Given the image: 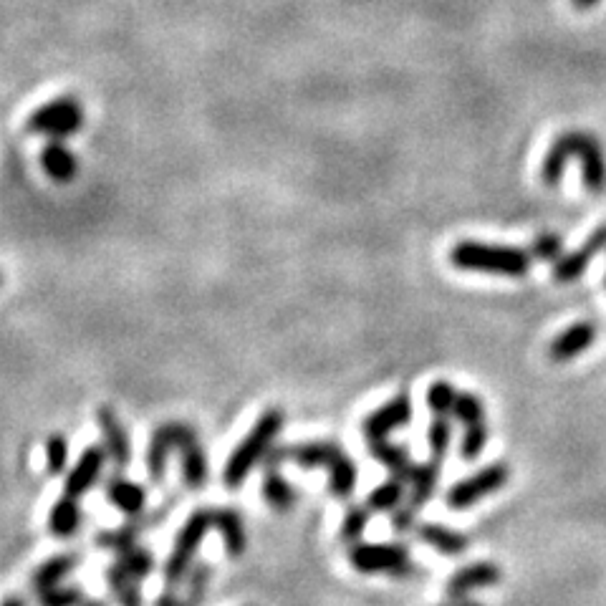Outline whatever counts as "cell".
<instances>
[{"label": "cell", "instance_id": "obj_18", "mask_svg": "<svg viewBox=\"0 0 606 606\" xmlns=\"http://www.w3.org/2000/svg\"><path fill=\"white\" fill-rule=\"evenodd\" d=\"M417 538L425 541L430 548H435L437 553H445V556H460L470 546L468 536L452 531V528L442 526V523H420L417 526Z\"/></svg>", "mask_w": 606, "mask_h": 606}, {"label": "cell", "instance_id": "obj_33", "mask_svg": "<svg viewBox=\"0 0 606 606\" xmlns=\"http://www.w3.org/2000/svg\"><path fill=\"white\" fill-rule=\"evenodd\" d=\"M427 442H430L432 460H437V463H440L447 452H450L452 422L447 420V417H435V420H432V425H430V430H427Z\"/></svg>", "mask_w": 606, "mask_h": 606}, {"label": "cell", "instance_id": "obj_32", "mask_svg": "<svg viewBox=\"0 0 606 606\" xmlns=\"http://www.w3.org/2000/svg\"><path fill=\"white\" fill-rule=\"evenodd\" d=\"M490 440V430L488 425L483 422H475V425L465 427L463 437H460V458L463 460H475L480 452L485 450Z\"/></svg>", "mask_w": 606, "mask_h": 606}, {"label": "cell", "instance_id": "obj_40", "mask_svg": "<svg viewBox=\"0 0 606 606\" xmlns=\"http://www.w3.org/2000/svg\"><path fill=\"white\" fill-rule=\"evenodd\" d=\"M291 458V447H281V445H271V450L263 455V468L266 470H278L286 460Z\"/></svg>", "mask_w": 606, "mask_h": 606}, {"label": "cell", "instance_id": "obj_2", "mask_svg": "<svg viewBox=\"0 0 606 606\" xmlns=\"http://www.w3.org/2000/svg\"><path fill=\"white\" fill-rule=\"evenodd\" d=\"M450 263L458 271L493 273V276L521 278L531 271L533 256L511 245H488L478 240H463L450 250Z\"/></svg>", "mask_w": 606, "mask_h": 606}, {"label": "cell", "instance_id": "obj_34", "mask_svg": "<svg viewBox=\"0 0 606 606\" xmlns=\"http://www.w3.org/2000/svg\"><path fill=\"white\" fill-rule=\"evenodd\" d=\"M210 576H213V569H210V564H205V561L197 566H192V569L187 571V579H190V584H187L185 606L202 604V599H205V594H208Z\"/></svg>", "mask_w": 606, "mask_h": 606}, {"label": "cell", "instance_id": "obj_41", "mask_svg": "<svg viewBox=\"0 0 606 606\" xmlns=\"http://www.w3.org/2000/svg\"><path fill=\"white\" fill-rule=\"evenodd\" d=\"M155 606H185V599H177L172 591H165V594L155 601Z\"/></svg>", "mask_w": 606, "mask_h": 606}, {"label": "cell", "instance_id": "obj_13", "mask_svg": "<svg viewBox=\"0 0 606 606\" xmlns=\"http://www.w3.org/2000/svg\"><path fill=\"white\" fill-rule=\"evenodd\" d=\"M604 248H606V225H601V228L594 230V235H591L579 250L569 253L566 258H559V263L553 266V278L559 283L576 281V278L589 268V263L594 261Z\"/></svg>", "mask_w": 606, "mask_h": 606}, {"label": "cell", "instance_id": "obj_29", "mask_svg": "<svg viewBox=\"0 0 606 606\" xmlns=\"http://www.w3.org/2000/svg\"><path fill=\"white\" fill-rule=\"evenodd\" d=\"M117 556H119L117 559L119 564H122L124 569H127V574L137 581L149 579V574L155 571V556H152L147 548L137 546V543L129 548H124V551H119Z\"/></svg>", "mask_w": 606, "mask_h": 606}, {"label": "cell", "instance_id": "obj_7", "mask_svg": "<svg viewBox=\"0 0 606 606\" xmlns=\"http://www.w3.org/2000/svg\"><path fill=\"white\" fill-rule=\"evenodd\" d=\"M508 478H511L508 463L488 465V468L478 470V473H473L470 478L458 480V483L447 490V508H452V511H468V508H473V505L480 503L483 498L498 493V490L508 483Z\"/></svg>", "mask_w": 606, "mask_h": 606}, {"label": "cell", "instance_id": "obj_31", "mask_svg": "<svg viewBox=\"0 0 606 606\" xmlns=\"http://www.w3.org/2000/svg\"><path fill=\"white\" fill-rule=\"evenodd\" d=\"M369 516H372V511L369 508H364V505H354V508H349L344 516V521H341V541L344 543H357L359 538L364 536V531H367L369 526Z\"/></svg>", "mask_w": 606, "mask_h": 606}, {"label": "cell", "instance_id": "obj_15", "mask_svg": "<svg viewBox=\"0 0 606 606\" xmlns=\"http://www.w3.org/2000/svg\"><path fill=\"white\" fill-rule=\"evenodd\" d=\"M437 480H440V463L437 460H430V463H420L412 468L410 480V490H407V498H404V505L410 508V511H420L422 505L435 495Z\"/></svg>", "mask_w": 606, "mask_h": 606}, {"label": "cell", "instance_id": "obj_11", "mask_svg": "<svg viewBox=\"0 0 606 606\" xmlns=\"http://www.w3.org/2000/svg\"><path fill=\"white\" fill-rule=\"evenodd\" d=\"M96 422H99V430L104 435V447H107V455L114 460L119 470H124L132 460V440H129V432L124 430L122 420L117 417V412L107 404H101L96 410Z\"/></svg>", "mask_w": 606, "mask_h": 606}, {"label": "cell", "instance_id": "obj_30", "mask_svg": "<svg viewBox=\"0 0 606 606\" xmlns=\"http://www.w3.org/2000/svg\"><path fill=\"white\" fill-rule=\"evenodd\" d=\"M458 389L452 387L445 379H437L427 389V407L435 417H447L452 415V407H455V399H458Z\"/></svg>", "mask_w": 606, "mask_h": 606}, {"label": "cell", "instance_id": "obj_22", "mask_svg": "<svg viewBox=\"0 0 606 606\" xmlns=\"http://www.w3.org/2000/svg\"><path fill=\"white\" fill-rule=\"evenodd\" d=\"M369 452H372V458L379 460V463H382L384 468L394 475V478L410 480V473H412V468H415V463H412L410 452L404 450V447L392 445V442L384 437V440L369 442Z\"/></svg>", "mask_w": 606, "mask_h": 606}, {"label": "cell", "instance_id": "obj_45", "mask_svg": "<svg viewBox=\"0 0 606 606\" xmlns=\"http://www.w3.org/2000/svg\"><path fill=\"white\" fill-rule=\"evenodd\" d=\"M79 606H107V604H104V601H86L84 599Z\"/></svg>", "mask_w": 606, "mask_h": 606}, {"label": "cell", "instance_id": "obj_37", "mask_svg": "<svg viewBox=\"0 0 606 606\" xmlns=\"http://www.w3.org/2000/svg\"><path fill=\"white\" fill-rule=\"evenodd\" d=\"M36 596L41 606H79L84 601V594L74 586H54V589L41 591Z\"/></svg>", "mask_w": 606, "mask_h": 606}, {"label": "cell", "instance_id": "obj_3", "mask_svg": "<svg viewBox=\"0 0 606 606\" xmlns=\"http://www.w3.org/2000/svg\"><path fill=\"white\" fill-rule=\"evenodd\" d=\"M281 427H283V412L273 407V410L263 412V415L258 417L256 425H253V430L235 445V450L230 452V458L223 470V483L228 485L230 490H238L240 485L245 483V478H248V475L253 473V468L261 463L263 455L271 450V445L276 442Z\"/></svg>", "mask_w": 606, "mask_h": 606}, {"label": "cell", "instance_id": "obj_21", "mask_svg": "<svg viewBox=\"0 0 606 606\" xmlns=\"http://www.w3.org/2000/svg\"><path fill=\"white\" fill-rule=\"evenodd\" d=\"M215 528L223 536L225 551H228L230 559H240L245 553V546H248L243 518L233 508H220V511H215Z\"/></svg>", "mask_w": 606, "mask_h": 606}, {"label": "cell", "instance_id": "obj_39", "mask_svg": "<svg viewBox=\"0 0 606 606\" xmlns=\"http://www.w3.org/2000/svg\"><path fill=\"white\" fill-rule=\"evenodd\" d=\"M415 518H417V513H415V511H410V508H407V505H399L397 511H394L392 528H394V531H397V533L412 531V528L417 526Z\"/></svg>", "mask_w": 606, "mask_h": 606}, {"label": "cell", "instance_id": "obj_20", "mask_svg": "<svg viewBox=\"0 0 606 606\" xmlns=\"http://www.w3.org/2000/svg\"><path fill=\"white\" fill-rule=\"evenodd\" d=\"M107 498L127 516H139L144 511V505H147V490L139 483H134V480L117 475L107 483Z\"/></svg>", "mask_w": 606, "mask_h": 606}, {"label": "cell", "instance_id": "obj_8", "mask_svg": "<svg viewBox=\"0 0 606 606\" xmlns=\"http://www.w3.org/2000/svg\"><path fill=\"white\" fill-rule=\"evenodd\" d=\"M197 432L187 422H162L155 430L147 447V473L155 483H162L167 473V460L172 452H180L190 440H195Z\"/></svg>", "mask_w": 606, "mask_h": 606}, {"label": "cell", "instance_id": "obj_36", "mask_svg": "<svg viewBox=\"0 0 606 606\" xmlns=\"http://www.w3.org/2000/svg\"><path fill=\"white\" fill-rule=\"evenodd\" d=\"M46 463L48 473L61 475L69 465V442L64 435H51L46 442Z\"/></svg>", "mask_w": 606, "mask_h": 606}, {"label": "cell", "instance_id": "obj_6", "mask_svg": "<svg viewBox=\"0 0 606 606\" xmlns=\"http://www.w3.org/2000/svg\"><path fill=\"white\" fill-rule=\"evenodd\" d=\"M84 127V107L74 96H59L28 117L26 129L51 139H66Z\"/></svg>", "mask_w": 606, "mask_h": 606}, {"label": "cell", "instance_id": "obj_44", "mask_svg": "<svg viewBox=\"0 0 606 606\" xmlns=\"http://www.w3.org/2000/svg\"><path fill=\"white\" fill-rule=\"evenodd\" d=\"M0 606H26V604H23V599H18V596H8V599L0 601Z\"/></svg>", "mask_w": 606, "mask_h": 606}, {"label": "cell", "instance_id": "obj_47", "mask_svg": "<svg viewBox=\"0 0 606 606\" xmlns=\"http://www.w3.org/2000/svg\"><path fill=\"white\" fill-rule=\"evenodd\" d=\"M604 281H606V278H604Z\"/></svg>", "mask_w": 606, "mask_h": 606}, {"label": "cell", "instance_id": "obj_19", "mask_svg": "<svg viewBox=\"0 0 606 606\" xmlns=\"http://www.w3.org/2000/svg\"><path fill=\"white\" fill-rule=\"evenodd\" d=\"M182 455V478L190 490L205 488L210 478V463H208V452L200 445V437L187 442L180 450Z\"/></svg>", "mask_w": 606, "mask_h": 606}, {"label": "cell", "instance_id": "obj_38", "mask_svg": "<svg viewBox=\"0 0 606 606\" xmlns=\"http://www.w3.org/2000/svg\"><path fill=\"white\" fill-rule=\"evenodd\" d=\"M561 245H564V243H561L559 235L543 233V235H538V238L531 243V256L538 258V261H546V263L559 261Z\"/></svg>", "mask_w": 606, "mask_h": 606}, {"label": "cell", "instance_id": "obj_14", "mask_svg": "<svg viewBox=\"0 0 606 606\" xmlns=\"http://www.w3.org/2000/svg\"><path fill=\"white\" fill-rule=\"evenodd\" d=\"M596 341V326L591 321H579V324L569 326L566 331H561L556 339L548 346V357L553 362H569L576 359L579 354H584L586 349H591V344Z\"/></svg>", "mask_w": 606, "mask_h": 606}, {"label": "cell", "instance_id": "obj_1", "mask_svg": "<svg viewBox=\"0 0 606 606\" xmlns=\"http://www.w3.org/2000/svg\"><path fill=\"white\" fill-rule=\"evenodd\" d=\"M571 157H576L581 165V177L584 187L594 195L606 190V157L601 149L599 139L589 132H564L543 157L541 180L543 185L556 187L564 177L566 165Z\"/></svg>", "mask_w": 606, "mask_h": 606}, {"label": "cell", "instance_id": "obj_42", "mask_svg": "<svg viewBox=\"0 0 606 606\" xmlns=\"http://www.w3.org/2000/svg\"><path fill=\"white\" fill-rule=\"evenodd\" d=\"M571 3H574L576 11H591L594 6H599L601 0H571Z\"/></svg>", "mask_w": 606, "mask_h": 606}, {"label": "cell", "instance_id": "obj_16", "mask_svg": "<svg viewBox=\"0 0 606 606\" xmlns=\"http://www.w3.org/2000/svg\"><path fill=\"white\" fill-rule=\"evenodd\" d=\"M41 165L46 170V175L51 180H56L59 185H66L76 177L79 165H76V157L71 155L69 147L64 144V139H51V142L43 147L41 152Z\"/></svg>", "mask_w": 606, "mask_h": 606}, {"label": "cell", "instance_id": "obj_28", "mask_svg": "<svg viewBox=\"0 0 606 606\" xmlns=\"http://www.w3.org/2000/svg\"><path fill=\"white\" fill-rule=\"evenodd\" d=\"M107 579H109V589H112V594L117 596L119 606H144L142 591H139L137 586L139 581L132 579L119 561L107 571Z\"/></svg>", "mask_w": 606, "mask_h": 606}, {"label": "cell", "instance_id": "obj_46", "mask_svg": "<svg viewBox=\"0 0 606 606\" xmlns=\"http://www.w3.org/2000/svg\"><path fill=\"white\" fill-rule=\"evenodd\" d=\"M0 281H3V278H0Z\"/></svg>", "mask_w": 606, "mask_h": 606}, {"label": "cell", "instance_id": "obj_12", "mask_svg": "<svg viewBox=\"0 0 606 606\" xmlns=\"http://www.w3.org/2000/svg\"><path fill=\"white\" fill-rule=\"evenodd\" d=\"M104 465H107V447H86V450L81 452V458L76 460L74 468H71L69 478H66V495L81 498V495L89 493L96 485V480H99Z\"/></svg>", "mask_w": 606, "mask_h": 606}, {"label": "cell", "instance_id": "obj_27", "mask_svg": "<svg viewBox=\"0 0 606 606\" xmlns=\"http://www.w3.org/2000/svg\"><path fill=\"white\" fill-rule=\"evenodd\" d=\"M329 488L341 500L351 498V493L357 488V465L346 452H341L339 458L329 465Z\"/></svg>", "mask_w": 606, "mask_h": 606}, {"label": "cell", "instance_id": "obj_4", "mask_svg": "<svg viewBox=\"0 0 606 606\" xmlns=\"http://www.w3.org/2000/svg\"><path fill=\"white\" fill-rule=\"evenodd\" d=\"M349 561L359 574H389L394 579L415 574L410 548L402 543H351Z\"/></svg>", "mask_w": 606, "mask_h": 606}, {"label": "cell", "instance_id": "obj_17", "mask_svg": "<svg viewBox=\"0 0 606 606\" xmlns=\"http://www.w3.org/2000/svg\"><path fill=\"white\" fill-rule=\"evenodd\" d=\"M341 452L344 450L336 442H298V445L291 447V460L301 470H329V465L339 458Z\"/></svg>", "mask_w": 606, "mask_h": 606}, {"label": "cell", "instance_id": "obj_26", "mask_svg": "<svg viewBox=\"0 0 606 606\" xmlns=\"http://www.w3.org/2000/svg\"><path fill=\"white\" fill-rule=\"evenodd\" d=\"M404 483L407 480L402 478H389L384 480L382 485H377V488L369 493L367 498V508L372 513H384V511H397L399 505L404 503V498H407V490H404Z\"/></svg>", "mask_w": 606, "mask_h": 606}, {"label": "cell", "instance_id": "obj_43", "mask_svg": "<svg viewBox=\"0 0 606 606\" xmlns=\"http://www.w3.org/2000/svg\"><path fill=\"white\" fill-rule=\"evenodd\" d=\"M450 606H483V604H478V601H473L470 596H465V599L450 601Z\"/></svg>", "mask_w": 606, "mask_h": 606}, {"label": "cell", "instance_id": "obj_35", "mask_svg": "<svg viewBox=\"0 0 606 606\" xmlns=\"http://www.w3.org/2000/svg\"><path fill=\"white\" fill-rule=\"evenodd\" d=\"M452 415H455V420H458L460 425L468 427L485 420V407L483 402H480V397H475V394L470 392H460L458 399H455V407H452Z\"/></svg>", "mask_w": 606, "mask_h": 606}, {"label": "cell", "instance_id": "obj_24", "mask_svg": "<svg viewBox=\"0 0 606 606\" xmlns=\"http://www.w3.org/2000/svg\"><path fill=\"white\" fill-rule=\"evenodd\" d=\"M261 495L266 498V503L271 505L276 513L293 511V505H296V500H298L293 485L288 483V480L283 478L278 470H266V475H263Z\"/></svg>", "mask_w": 606, "mask_h": 606}, {"label": "cell", "instance_id": "obj_5", "mask_svg": "<svg viewBox=\"0 0 606 606\" xmlns=\"http://www.w3.org/2000/svg\"><path fill=\"white\" fill-rule=\"evenodd\" d=\"M210 528H215V511H195L180 528L175 548H172L170 559L165 564V581L170 584V589H175L192 569V559H195L197 548H200L202 538L208 536Z\"/></svg>", "mask_w": 606, "mask_h": 606}, {"label": "cell", "instance_id": "obj_23", "mask_svg": "<svg viewBox=\"0 0 606 606\" xmlns=\"http://www.w3.org/2000/svg\"><path fill=\"white\" fill-rule=\"evenodd\" d=\"M81 526V508L74 495H64L48 513V528L59 538H71Z\"/></svg>", "mask_w": 606, "mask_h": 606}, {"label": "cell", "instance_id": "obj_25", "mask_svg": "<svg viewBox=\"0 0 606 606\" xmlns=\"http://www.w3.org/2000/svg\"><path fill=\"white\" fill-rule=\"evenodd\" d=\"M74 566H76L74 556H54V559L43 561V564L33 571V579H31L33 591L41 594V591L61 586V581L74 571Z\"/></svg>", "mask_w": 606, "mask_h": 606}, {"label": "cell", "instance_id": "obj_9", "mask_svg": "<svg viewBox=\"0 0 606 606\" xmlns=\"http://www.w3.org/2000/svg\"><path fill=\"white\" fill-rule=\"evenodd\" d=\"M412 420V397L407 392L397 394L394 399H389L387 404H382L379 410H374L367 420L362 422V435L372 440H384L392 432L402 430L404 425H410Z\"/></svg>", "mask_w": 606, "mask_h": 606}, {"label": "cell", "instance_id": "obj_10", "mask_svg": "<svg viewBox=\"0 0 606 606\" xmlns=\"http://www.w3.org/2000/svg\"><path fill=\"white\" fill-rule=\"evenodd\" d=\"M498 581V564H493V561H475V564L463 566V569L450 576V581H447L445 586V594L450 601L465 599V596H470L473 591L488 589V586H495Z\"/></svg>", "mask_w": 606, "mask_h": 606}]
</instances>
